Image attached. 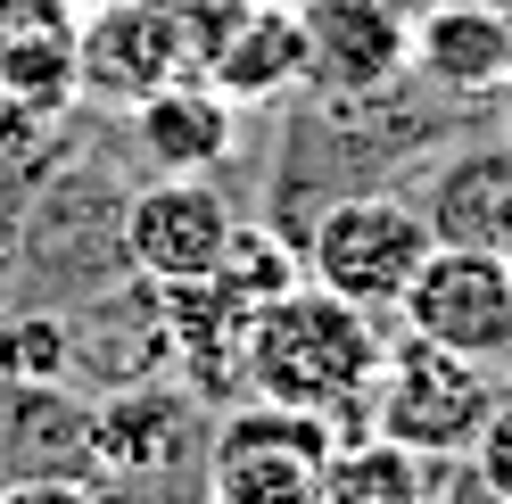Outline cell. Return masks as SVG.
<instances>
[{"label":"cell","instance_id":"9a60e30c","mask_svg":"<svg viewBox=\"0 0 512 504\" xmlns=\"http://www.w3.org/2000/svg\"><path fill=\"white\" fill-rule=\"evenodd\" d=\"M430 232L438 240H463V248H504L512 257V141L488 149H463L446 157L438 182H430Z\"/></svg>","mask_w":512,"mask_h":504},{"label":"cell","instance_id":"277c9868","mask_svg":"<svg viewBox=\"0 0 512 504\" xmlns=\"http://www.w3.org/2000/svg\"><path fill=\"white\" fill-rule=\"evenodd\" d=\"M496 372L479 364V356H455V348H430V339H397L389 364H380V389H372V430L380 438H397V447L413 455H471V438L479 422L496 414Z\"/></svg>","mask_w":512,"mask_h":504},{"label":"cell","instance_id":"9c48e42d","mask_svg":"<svg viewBox=\"0 0 512 504\" xmlns=\"http://www.w3.org/2000/svg\"><path fill=\"white\" fill-rule=\"evenodd\" d=\"M248 323H256V306H248L223 273L157 281V339L174 348V364L190 372V389H199V397H232V389H248V381H240Z\"/></svg>","mask_w":512,"mask_h":504},{"label":"cell","instance_id":"ffe728a7","mask_svg":"<svg viewBox=\"0 0 512 504\" xmlns=\"http://www.w3.org/2000/svg\"><path fill=\"white\" fill-rule=\"evenodd\" d=\"M471 471L488 480L504 504H512V389L496 397V414L479 422V438H471Z\"/></svg>","mask_w":512,"mask_h":504},{"label":"cell","instance_id":"5b68a950","mask_svg":"<svg viewBox=\"0 0 512 504\" xmlns=\"http://www.w3.org/2000/svg\"><path fill=\"white\" fill-rule=\"evenodd\" d=\"M397 323H405L413 339H430V348L504 364V356H512V257H504V248L438 240L430 265L413 273Z\"/></svg>","mask_w":512,"mask_h":504},{"label":"cell","instance_id":"ac0fdd59","mask_svg":"<svg viewBox=\"0 0 512 504\" xmlns=\"http://www.w3.org/2000/svg\"><path fill=\"white\" fill-rule=\"evenodd\" d=\"M58 116L67 108H42V100H17L0 91V182H34L58 149Z\"/></svg>","mask_w":512,"mask_h":504},{"label":"cell","instance_id":"5bb4252c","mask_svg":"<svg viewBox=\"0 0 512 504\" xmlns=\"http://www.w3.org/2000/svg\"><path fill=\"white\" fill-rule=\"evenodd\" d=\"M83 447L100 455L108 471H166L190 455V397L182 389H157V381H133L124 397H108L100 414H83Z\"/></svg>","mask_w":512,"mask_h":504},{"label":"cell","instance_id":"6da1fadb","mask_svg":"<svg viewBox=\"0 0 512 504\" xmlns=\"http://www.w3.org/2000/svg\"><path fill=\"white\" fill-rule=\"evenodd\" d=\"M380 364H389L380 314L347 306L339 290H323V281H298V290H281L273 306H256L240 381H248V397L331 414L339 430H372Z\"/></svg>","mask_w":512,"mask_h":504},{"label":"cell","instance_id":"7c38bea8","mask_svg":"<svg viewBox=\"0 0 512 504\" xmlns=\"http://www.w3.org/2000/svg\"><path fill=\"white\" fill-rule=\"evenodd\" d=\"M413 67L438 91H512V9L496 0H430L413 17Z\"/></svg>","mask_w":512,"mask_h":504},{"label":"cell","instance_id":"e0dca14e","mask_svg":"<svg viewBox=\"0 0 512 504\" xmlns=\"http://www.w3.org/2000/svg\"><path fill=\"white\" fill-rule=\"evenodd\" d=\"M215 273L232 281L248 306H273L281 290H298V281H306V248H298V240H281L273 224H232V240H223V257H215Z\"/></svg>","mask_w":512,"mask_h":504},{"label":"cell","instance_id":"8992f818","mask_svg":"<svg viewBox=\"0 0 512 504\" xmlns=\"http://www.w3.org/2000/svg\"><path fill=\"white\" fill-rule=\"evenodd\" d=\"M199 75L182 0H91L83 9V91L108 108H141L149 91Z\"/></svg>","mask_w":512,"mask_h":504},{"label":"cell","instance_id":"d6986e66","mask_svg":"<svg viewBox=\"0 0 512 504\" xmlns=\"http://www.w3.org/2000/svg\"><path fill=\"white\" fill-rule=\"evenodd\" d=\"M58 364H67V331H58V314H9V323H0V381L50 389Z\"/></svg>","mask_w":512,"mask_h":504},{"label":"cell","instance_id":"3957f363","mask_svg":"<svg viewBox=\"0 0 512 504\" xmlns=\"http://www.w3.org/2000/svg\"><path fill=\"white\" fill-rule=\"evenodd\" d=\"M331 414L240 397L207 438V504H323V463L339 447Z\"/></svg>","mask_w":512,"mask_h":504},{"label":"cell","instance_id":"2e32d148","mask_svg":"<svg viewBox=\"0 0 512 504\" xmlns=\"http://www.w3.org/2000/svg\"><path fill=\"white\" fill-rule=\"evenodd\" d=\"M422 488H430V455L380 430H347L323 463V504H422Z\"/></svg>","mask_w":512,"mask_h":504},{"label":"cell","instance_id":"4fadbf2b","mask_svg":"<svg viewBox=\"0 0 512 504\" xmlns=\"http://www.w3.org/2000/svg\"><path fill=\"white\" fill-rule=\"evenodd\" d=\"M133 141L157 174H215L240 149V100L215 91L207 75H182L133 108Z\"/></svg>","mask_w":512,"mask_h":504},{"label":"cell","instance_id":"ba28073f","mask_svg":"<svg viewBox=\"0 0 512 504\" xmlns=\"http://www.w3.org/2000/svg\"><path fill=\"white\" fill-rule=\"evenodd\" d=\"M306 83L323 100H380L413 67V17L397 0H306Z\"/></svg>","mask_w":512,"mask_h":504},{"label":"cell","instance_id":"52a82bcc","mask_svg":"<svg viewBox=\"0 0 512 504\" xmlns=\"http://www.w3.org/2000/svg\"><path fill=\"white\" fill-rule=\"evenodd\" d=\"M232 224H240V215H232V199H223L207 174H157L149 191L124 199L116 240H124V265L157 290V281H199V273H215Z\"/></svg>","mask_w":512,"mask_h":504},{"label":"cell","instance_id":"7402d4cb","mask_svg":"<svg viewBox=\"0 0 512 504\" xmlns=\"http://www.w3.org/2000/svg\"><path fill=\"white\" fill-rule=\"evenodd\" d=\"M0 504H100L83 480H58V471H34V480H0Z\"/></svg>","mask_w":512,"mask_h":504},{"label":"cell","instance_id":"7a4b0ae2","mask_svg":"<svg viewBox=\"0 0 512 504\" xmlns=\"http://www.w3.org/2000/svg\"><path fill=\"white\" fill-rule=\"evenodd\" d=\"M306 248V281H323V290H339L347 306L364 314H397L413 273L430 265V215L413 199H389V191H356V199H331L323 215H314V232L298 240Z\"/></svg>","mask_w":512,"mask_h":504},{"label":"cell","instance_id":"30bf717a","mask_svg":"<svg viewBox=\"0 0 512 504\" xmlns=\"http://www.w3.org/2000/svg\"><path fill=\"white\" fill-rule=\"evenodd\" d=\"M215 91L232 100H281L290 83H306V17L281 9V0H232L207 42V67H199Z\"/></svg>","mask_w":512,"mask_h":504},{"label":"cell","instance_id":"44dd1931","mask_svg":"<svg viewBox=\"0 0 512 504\" xmlns=\"http://www.w3.org/2000/svg\"><path fill=\"white\" fill-rule=\"evenodd\" d=\"M422 504H504V496H496V488L471 471V455H446V471H430Z\"/></svg>","mask_w":512,"mask_h":504},{"label":"cell","instance_id":"8fae6325","mask_svg":"<svg viewBox=\"0 0 512 504\" xmlns=\"http://www.w3.org/2000/svg\"><path fill=\"white\" fill-rule=\"evenodd\" d=\"M0 91L42 108L83 100V0H0Z\"/></svg>","mask_w":512,"mask_h":504}]
</instances>
